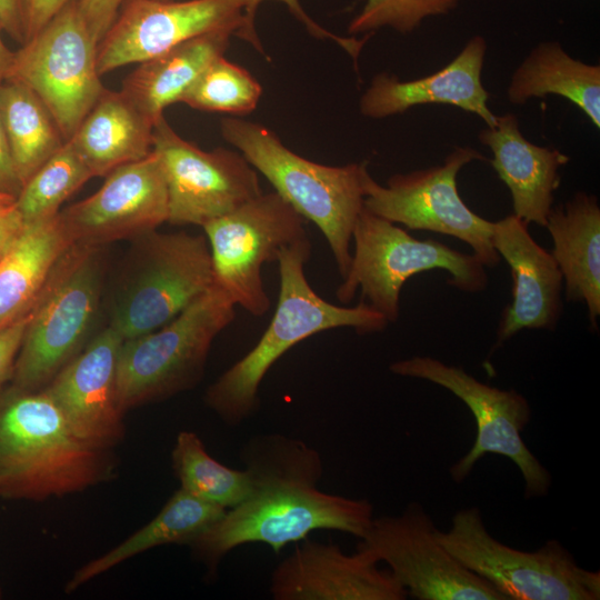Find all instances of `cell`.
Here are the masks:
<instances>
[{"label": "cell", "instance_id": "6da1fadb", "mask_svg": "<svg viewBox=\"0 0 600 600\" xmlns=\"http://www.w3.org/2000/svg\"><path fill=\"white\" fill-rule=\"evenodd\" d=\"M240 458L251 482L249 496L190 543L210 572L242 544L263 543L279 553L319 529L360 539L374 518L370 500L319 489L322 458L301 439L256 434L242 447Z\"/></svg>", "mask_w": 600, "mask_h": 600}, {"label": "cell", "instance_id": "7a4b0ae2", "mask_svg": "<svg viewBox=\"0 0 600 600\" xmlns=\"http://www.w3.org/2000/svg\"><path fill=\"white\" fill-rule=\"evenodd\" d=\"M310 254L309 237L279 252V298L268 328L256 346L206 391V404L229 427H239L254 416L267 372L302 340L337 328H352L360 334L380 332L389 323L364 300L354 307H341L321 298L304 274Z\"/></svg>", "mask_w": 600, "mask_h": 600}, {"label": "cell", "instance_id": "3957f363", "mask_svg": "<svg viewBox=\"0 0 600 600\" xmlns=\"http://www.w3.org/2000/svg\"><path fill=\"white\" fill-rule=\"evenodd\" d=\"M109 450L80 438L44 390L0 398V498L84 490L111 477Z\"/></svg>", "mask_w": 600, "mask_h": 600}, {"label": "cell", "instance_id": "277c9868", "mask_svg": "<svg viewBox=\"0 0 600 600\" xmlns=\"http://www.w3.org/2000/svg\"><path fill=\"white\" fill-rule=\"evenodd\" d=\"M220 131L266 177L274 192L320 229L343 278L351 263L353 228L363 208L367 162H313L287 148L266 126L240 118H224Z\"/></svg>", "mask_w": 600, "mask_h": 600}, {"label": "cell", "instance_id": "5b68a950", "mask_svg": "<svg viewBox=\"0 0 600 600\" xmlns=\"http://www.w3.org/2000/svg\"><path fill=\"white\" fill-rule=\"evenodd\" d=\"M352 240L351 263L336 297L348 303L360 288L361 300L389 323L399 318L401 289L412 276L442 269L450 274V286L469 293L483 291L489 282L486 267L474 253L460 252L433 239L418 240L364 207Z\"/></svg>", "mask_w": 600, "mask_h": 600}, {"label": "cell", "instance_id": "8992f818", "mask_svg": "<svg viewBox=\"0 0 600 600\" xmlns=\"http://www.w3.org/2000/svg\"><path fill=\"white\" fill-rule=\"evenodd\" d=\"M234 308L213 283L163 327L123 340L116 380L122 412L194 387L202 378L213 340L233 321Z\"/></svg>", "mask_w": 600, "mask_h": 600}, {"label": "cell", "instance_id": "52a82bcc", "mask_svg": "<svg viewBox=\"0 0 600 600\" xmlns=\"http://www.w3.org/2000/svg\"><path fill=\"white\" fill-rule=\"evenodd\" d=\"M440 542L507 600H599L600 571L581 567L557 539L532 551L512 548L487 529L477 507L458 510Z\"/></svg>", "mask_w": 600, "mask_h": 600}, {"label": "cell", "instance_id": "ba28073f", "mask_svg": "<svg viewBox=\"0 0 600 600\" xmlns=\"http://www.w3.org/2000/svg\"><path fill=\"white\" fill-rule=\"evenodd\" d=\"M102 247L71 244L31 309L14 368L18 389L49 383L78 354L94 320L102 287Z\"/></svg>", "mask_w": 600, "mask_h": 600}, {"label": "cell", "instance_id": "9c48e42d", "mask_svg": "<svg viewBox=\"0 0 600 600\" xmlns=\"http://www.w3.org/2000/svg\"><path fill=\"white\" fill-rule=\"evenodd\" d=\"M213 284L206 236L156 230L137 238L110 326L123 340L157 330Z\"/></svg>", "mask_w": 600, "mask_h": 600}, {"label": "cell", "instance_id": "30bf717a", "mask_svg": "<svg viewBox=\"0 0 600 600\" xmlns=\"http://www.w3.org/2000/svg\"><path fill=\"white\" fill-rule=\"evenodd\" d=\"M389 370L397 376L440 386L471 411L476 421V439L471 449L449 468L453 482H463L486 454H499L510 459L519 469L524 499L543 498L549 493L551 473L522 439L532 416L523 394L514 389L492 387L469 374L462 367L447 364L429 356L394 361Z\"/></svg>", "mask_w": 600, "mask_h": 600}, {"label": "cell", "instance_id": "8fae6325", "mask_svg": "<svg viewBox=\"0 0 600 600\" xmlns=\"http://www.w3.org/2000/svg\"><path fill=\"white\" fill-rule=\"evenodd\" d=\"M98 46L74 0L13 54L6 80L40 98L66 141L106 91L97 68Z\"/></svg>", "mask_w": 600, "mask_h": 600}, {"label": "cell", "instance_id": "7c38bea8", "mask_svg": "<svg viewBox=\"0 0 600 600\" xmlns=\"http://www.w3.org/2000/svg\"><path fill=\"white\" fill-rule=\"evenodd\" d=\"M486 160L470 147L454 148L439 166L396 173L386 184L363 173V207L373 214L410 230H427L468 243L484 267L494 268L500 256L493 248L492 221L476 214L460 198L459 171Z\"/></svg>", "mask_w": 600, "mask_h": 600}, {"label": "cell", "instance_id": "4fadbf2b", "mask_svg": "<svg viewBox=\"0 0 600 600\" xmlns=\"http://www.w3.org/2000/svg\"><path fill=\"white\" fill-rule=\"evenodd\" d=\"M306 219L277 192H261L202 228L209 243L213 283L254 317L270 309L262 264L277 261L287 246L308 237Z\"/></svg>", "mask_w": 600, "mask_h": 600}, {"label": "cell", "instance_id": "5bb4252c", "mask_svg": "<svg viewBox=\"0 0 600 600\" xmlns=\"http://www.w3.org/2000/svg\"><path fill=\"white\" fill-rule=\"evenodd\" d=\"M437 530L424 508L410 502L400 514L374 517L356 550L384 562L417 600H507L451 554Z\"/></svg>", "mask_w": 600, "mask_h": 600}, {"label": "cell", "instance_id": "9a60e30c", "mask_svg": "<svg viewBox=\"0 0 600 600\" xmlns=\"http://www.w3.org/2000/svg\"><path fill=\"white\" fill-rule=\"evenodd\" d=\"M152 150L161 160L172 224L203 227L262 192L256 169L240 152L201 150L163 116L153 127Z\"/></svg>", "mask_w": 600, "mask_h": 600}, {"label": "cell", "instance_id": "2e32d148", "mask_svg": "<svg viewBox=\"0 0 600 600\" xmlns=\"http://www.w3.org/2000/svg\"><path fill=\"white\" fill-rule=\"evenodd\" d=\"M227 30L242 39L241 0H124L98 46L100 76L140 63L193 38Z\"/></svg>", "mask_w": 600, "mask_h": 600}, {"label": "cell", "instance_id": "e0dca14e", "mask_svg": "<svg viewBox=\"0 0 600 600\" xmlns=\"http://www.w3.org/2000/svg\"><path fill=\"white\" fill-rule=\"evenodd\" d=\"M90 197L60 211L71 244L103 247L139 238L168 221L167 182L159 156L113 169Z\"/></svg>", "mask_w": 600, "mask_h": 600}, {"label": "cell", "instance_id": "ac0fdd59", "mask_svg": "<svg viewBox=\"0 0 600 600\" xmlns=\"http://www.w3.org/2000/svg\"><path fill=\"white\" fill-rule=\"evenodd\" d=\"M274 600H404V588L367 553L306 538L273 569Z\"/></svg>", "mask_w": 600, "mask_h": 600}, {"label": "cell", "instance_id": "d6986e66", "mask_svg": "<svg viewBox=\"0 0 600 600\" xmlns=\"http://www.w3.org/2000/svg\"><path fill=\"white\" fill-rule=\"evenodd\" d=\"M122 342L109 324L44 389L72 430L104 449L118 443L124 431L116 386Z\"/></svg>", "mask_w": 600, "mask_h": 600}, {"label": "cell", "instance_id": "ffe728a7", "mask_svg": "<svg viewBox=\"0 0 600 600\" xmlns=\"http://www.w3.org/2000/svg\"><path fill=\"white\" fill-rule=\"evenodd\" d=\"M491 241L510 267L512 301L501 313L492 353L523 329L553 330L561 317L562 273L552 257L514 214L492 223Z\"/></svg>", "mask_w": 600, "mask_h": 600}, {"label": "cell", "instance_id": "44dd1931", "mask_svg": "<svg viewBox=\"0 0 600 600\" xmlns=\"http://www.w3.org/2000/svg\"><path fill=\"white\" fill-rule=\"evenodd\" d=\"M486 52L484 38L474 36L432 74L409 81L386 72L376 74L360 98V112L367 118L383 119L414 106L450 104L477 114L490 127L496 114L488 107L489 93L481 80Z\"/></svg>", "mask_w": 600, "mask_h": 600}, {"label": "cell", "instance_id": "7402d4cb", "mask_svg": "<svg viewBox=\"0 0 600 600\" xmlns=\"http://www.w3.org/2000/svg\"><path fill=\"white\" fill-rule=\"evenodd\" d=\"M492 152L491 166L511 193L513 214L527 224L546 227L560 186V168L570 157L558 149L537 146L520 131L513 113L496 116L478 134Z\"/></svg>", "mask_w": 600, "mask_h": 600}, {"label": "cell", "instance_id": "603a6c76", "mask_svg": "<svg viewBox=\"0 0 600 600\" xmlns=\"http://www.w3.org/2000/svg\"><path fill=\"white\" fill-rule=\"evenodd\" d=\"M546 228L552 239L554 258L563 278L566 300L588 309L591 327L600 316V206L594 194L576 192L552 206Z\"/></svg>", "mask_w": 600, "mask_h": 600}, {"label": "cell", "instance_id": "cb8c5ba5", "mask_svg": "<svg viewBox=\"0 0 600 600\" xmlns=\"http://www.w3.org/2000/svg\"><path fill=\"white\" fill-rule=\"evenodd\" d=\"M153 127L121 91L106 89L69 141L93 177H106L152 151Z\"/></svg>", "mask_w": 600, "mask_h": 600}, {"label": "cell", "instance_id": "d4e9b609", "mask_svg": "<svg viewBox=\"0 0 600 600\" xmlns=\"http://www.w3.org/2000/svg\"><path fill=\"white\" fill-rule=\"evenodd\" d=\"M232 32L207 33L139 63L120 90L153 123L168 106L179 102L204 68L223 56Z\"/></svg>", "mask_w": 600, "mask_h": 600}, {"label": "cell", "instance_id": "484cf974", "mask_svg": "<svg viewBox=\"0 0 600 600\" xmlns=\"http://www.w3.org/2000/svg\"><path fill=\"white\" fill-rule=\"evenodd\" d=\"M549 94L569 100L600 128V66L571 57L558 41L538 43L517 67L507 89L514 106Z\"/></svg>", "mask_w": 600, "mask_h": 600}, {"label": "cell", "instance_id": "4316f807", "mask_svg": "<svg viewBox=\"0 0 600 600\" xmlns=\"http://www.w3.org/2000/svg\"><path fill=\"white\" fill-rule=\"evenodd\" d=\"M70 246L59 214L24 226L21 234L0 259V329L32 309L51 272Z\"/></svg>", "mask_w": 600, "mask_h": 600}, {"label": "cell", "instance_id": "83f0119b", "mask_svg": "<svg viewBox=\"0 0 600 600\" xmlns=\"http://www.w3.org/2000/svg\"><path fill=\"white\" fill-rule=\"evenodd\" d=\"M227 510L177 490L160 512L127 540L80 568L66 586L71 592L117 564L154 547L191 543L216 523Z\"/></svg>", "mask_w": 600, "mask_h": 600}, {"label": "cell", "instance_id": "f1b7e54d", "mask_svg": "<svg viewBox=\"0 0 600 600\" xmlns=\"http://www.w3.org/2000/svg\"><path fill=\"white\" fill-rule=\"evenodd\" d=\"M0 117L23 187L66 140L46 104L20 82L4 80L0 84Z\"/></svg>", "mask_w": 600, "mask_h": 600}, {"label": "cell", "instance_id": "f546056e", "mask_svg": "<svg viewBox=\"0 0 600 600\" xmlns=\"http://www.w3.org/2000/svg\"><path fill=\"white\" fill-rule=\"evenodd\" d=\"M171 459L180 488L201 500L228 510L250 493L248 472L229 468L213 459L192 431L178 433Z\"/></svg>", "mask_w": 600, "mask_h": 600}, {"label": "cell", "instance_id": "4dcf8cb0", "mask_svg": "<svg viewBox=\"0 0 600 600\" xmlns=\"http://www.w3.org/2000/svg\"><path fill=\"white\" fill-rule=\"evenodd\" d=\"M93 177L71 141L23 184L16 203L26 224L52 219L60 206Z\"/></svg>", "mask_w": 600, "mask_h": 600}, {"label": "cell", "instance_id": "1f68e13d", "mask_svg": "<svg viewBox=\"0 0 600 600\" xmlns=\"http://www.w3.org/2000/svg\"><path fill=\"white\" fill-rule=\"evenodd\" d=\"M262 94L260 83L244 68L220 56L212 60L179 102L202 111L246 116Z\"/></svg>", "mask_w": 600, "mask_h": 600}, {"label": "cell", "instance_id": "d6a6232c", "mask_svg": "<svg viewBox=\"0 0 600 600\" xmlns=\"http://www.w3.org/2000/svg\"><path fill=\"white\" fill-rule=\"evenodd\" d=\"M458 3L459 0H366L349 22L348 32L370 33L380 28H391L408 34L427 18L449 14Z\"/></svg>", "mask_w": 600, "mask_h": 600}, {"label": "cell", "instance_id": "836d02e7", "mask_svg": "<svg viewBox=\"0 0 600 600\" xmlns=\"http://www.w3.org/2000/svg\"><path fill=\"white\" fill-rule=\"evenodd\" d=\"M243 3V17H244V31L242 40L249 42L257 51L264 53L261 41L256 30V16L257 10L261 2L267 0H241ZM287 6L290 13L301 22L307 31L314 38L321 40H331L342 47L352 57L357 58L358 53L363 44L362 41H358L352 38H343L321 27L302 8L299 0H276Z\"/></svg>", "mask_w": 600, "mask_h": 600}, {"label": "cell", "instance_id": "e575fe53", "mask_svg": "<svg viewBox=\"0 0 600 600\" xmlns=\"http://www.w3.org/2000/svg\"><path fill=\"white\" fill-rule=\"evenodd\" d=\"M123 1L77 0L79 10L98 44L114 22Z\"/></svg>", "mask_w": 600, "mask_h": 600}, {"label": "cell", "instance_id": "d590c367", "mask_svg": "<svg viewBox=\"0 0 600 600\" xmlns=\"http://www.w3.org/2000/svg\"><path fill=\"white\" fill-rule=\"evenodd\" d=\"M30 319L31 310L0 329V388L12 371L13 359L21 349Z\"/></svg>", "mask_w": 600, "mask_h": 600}, {"label": "cell", "instance_id": "8d00e7d4", "mask_svg": "<svg viewBox=\"0 0 600 600\" xmlns=\"http://www.w3.org/2000/svg\"><path fill=\"white\" fill-rule=\"evenodd\" d=\"M29 0H0V27L22 44L27 41Z\"/></svg>", "mask_w": 600, "mask_h": 600}, {"label": "cell", "instance_id": "74e56055", "mask_svg": "<svg viewBox=\"0 0 600 600\" xmlns=\"http://www.w3.org/2000/svg\"><path fill=\"white\" fill-rule=\"evenodd\" d=\"M72 1L74 0H29L27 41Z\"/></svg>", "mask_w": 600, "mask_h": 600}, {"label": "cell", "instance_id": "f35d334b", "mask_svg": "<svg viewBox=\"0 0 600 600\" xmlns=\"http://www.w3.org/2000/svg\"><path fill=\"white\" fill-rule=\"evenodd\" d=\"M24 226L16 201L0 204V259L21 234Z\"/></svg>", "mask_w": 600, "mask_h": 600}, {"label": "cell", "instance_id": "ab89813d", "mask_svg": "<svg viewBox=\"0 0 600 600\" xmlns=\"http://www.w3.org/2000/svg\"><path fill=\"white\" fill-rule=\"evenodd\" d=\"M22 186L17 176L0 117V192L18 197Z\"/></svg>", "mask_w": 600, "mask_h": 600}, {"label": "cell", "instance_id": "60d3db41", "mask_svg": "<svg viewBox=\"0 0 600 600\" xmlns=\"http://www.w3.org/2000/svg\"><path fill=\"white\" fill-rule=\"evenodd\" d=\"M0 27V31H1ZM14 52H11L4 44L0 33V84L6 80L13 60Z\"/></svg>", "mask_w": 600, "mask_h": 600}, {"label": "cell", "instance_id": "b9f144b4", "mask_svg": "<svg viewBox=\"0 0 600 600\" xmlns=\"http://www.w3.org/2000/svg\"><path fill=\"white\" fill-rule=\"evenodd\" d=\"M17 198L14 196L0 192V204L13 202Z\"/></svg>", "mask_w": 600, "mask_h": 600}]
</instances>
